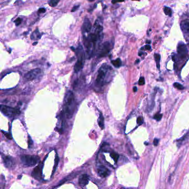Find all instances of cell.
<instances>
[{
	"instance_id": "32",
	"label": "cell",
	"mask_w": 189,
	"mask_h": 189,
	"mask_svg": "<svg viewBox=\"0 0 189 189\" xmlns=\"http://www.w3.org/2000/svg\"><path fill=\"white\" fill-rule=\"evenodd\" d=\"M124 1L125 0H112V1H111V2H112V3L113 4H115L117 3H119V2H124Z\"/></svg>"
},
{
	"instance_id": "31",
	"label": "cell",
	"mask_w": 189,
	"mask_h": 189,
	"mask_svg": "<svg viewBox=\"0 0 189 189\" xmlns=\"http://www.w3.org/2000/svg\"><path fill=\"white\" fill-rule=\"evenodd\" d=\"M159 139L158 138H155L154 139V142H153V143H154V145H155V146H157V145H158L159 144Z\"/></svg>"
},
{
	"instance_id": "7",
	"label": "cell",
	"mask_w": 189,
	"mask_h": 189,
	"mask_svg": "<svg viewBox=\"0 0 189 189\" xmlns=\"http://www.w3.org/2000/svg\"><path fill=\"white\" fill-rule=\"evenodd\" d=\"M43 167V163H40L39 165H37L35 169H33V172L31 173V175L33 178L41 180L42 178V169Z\"/></svg>"
},
{
	"instance_id": "35",
	"label": "cell",
	"mask_w": 189,
	"mask_h": 189,
	"mask_svg": "<svg viewBox=\"0 0 189 189\" xmlns=\"http://www.w3.org/2000/svg\"><path fill=\"white\" fill-rule=\"evenodd\" d=\"M137 90H138V88H137V87H136V86L133 87V91L134 92H136L137 91Z\"/></svg>"
},
{
	"instance_id": "38",
	"label": "cell",
	"mask_w": 189,
	"mask_h": 189,
	"mask_svg": "<svg viewBox=\"0 0 189 189\" xmlns=\"http://www.w3.org/2000/svg\"><path fill=\"white\" fill-rule=\"evenodd\" d=\"M122 189H133V188H123Z\"/></svg>"
},
{
	"instance_id": "24",
	"label": "cell",
	"mask_w": 189,
	"mask_h": 189,
	"mask_svg": "<svg viewBox=\"0 0 189 189\" xmlns=\"http://www.w3.org/2000/svg\"><path fill=\"white\" fill-rule=\"evenodd\" d=\"M145 83V79L144 77H140L139 80V83H138V84L140 86H142V85H144V84Z\"/></svg>"
},
{
	"instance_id": "16",
	"label": "cell",
	"mask_w": 189,
	"mask_h": 189,
	"mask_svg": "<svg viewBox=\"0 0 189 189\" xmlns=\"http://www.w3.org/2000/svg\"><path fill=\"white\" fill-rule=\"evenodd\" d=\"M40 38H41L40 33L39 32V31H38V29H37L32 34V35L31 36V39L32 40H36V39H40Z\"/></svg>"
},
{
	"instance_id": "33",
	"label": "cell",
	"mask_w": 189,
	"mask_h": 189,
	"mask_svg": "<svg viewBox=\"0 0 189 189\" xmlns=\"http://www.w3.org/2000/svg\"><path fill=\"white\" fill-rule=\"evenodd\" d=\"M79 6H80V5H78V6H74L73 7L72 10L71 11L72 12H75V11H77V10H78V8L79 7Z\"/></svg>"
},
{
	"instance_id": "37",
	"label": "cell",
	"mask_w": 189,
	"mask_h": 189,
	"mask_svg": "<svg viewBox=\"0 0 189 189\" xmlns=\"http://www.w3.org/2000/svg\"><path fill=\"white\" fill-rule=\"evenodd\" d=\"M150 43H151V41H150V40H147V44H150Z\"/></svg>"
},
{
	"instance_id": "29",
	"label": "cell",
	"mask_w": 189,
	"mask_h": 189,
	"mask_svg": "<svg viewBox=\"0 0 189 189\" xmlns=\"http://www.w3.org/2000/svg\"><path fill=\"white\" fill-rule=\"evenodd\" d=\"M58 161H59V158H58V155H57V154H56V159H55V166H54V170H55V169H56V165H57L58 164ZM54 172H53V173Z\"/></svg>"
},
{
	"instance_id": "36",
	"label": "cell",
	"mask_w": 189,
	"mask_h": 189,
	"mask_svg": "<svg viewBox=\"0 0 189 189\" xmlns=\"http://www.w3.org/2000/svg\"><path fill=\"white\" fill-rule=\"evenodd\" d=\"M37 43H38L37 42L33 43V45H37Z\"/></svg>"
},
{
	"instance_id": "27",
	"label": "cell",
	"mask_w": 189,
	"mask_h": 189,
	"mask_svg": "<svg viewBox=\"0 0 189 189\" xmlns=\"http://www.w3.org/2000/svg\"><path fill=\"white\" fill-rule=\"evenodd\" d=\"M143 123V120L142 117H139L137 119V123L139 125H142Z\"/></svg>"
},
{
	"instance_id": "4",
	"label": "cell",
	"mask_w": 189,
	"mask_h": 189,
	"mask_svg": "<svg viewBox=\"0 0 189 189\" xmlns=\"http://www.w3.org/2000/svg\"><path fill=\"white\" fill-rule=\"evenodd\" d=\"M21 160L23 164L27 167H32L36 165L40 160V157L37 155H23L21 156Z\"/></svg>"
},
{
	"instance_id": "23",
	"label": "cell",
	"mask_w": 189,
	"mask_h": 189,
	"mask_svg": "<svg viewBox=\"0 0 189 189\" xmlns=\"http://www.w3.org/2000/svg\"><path fill=\"white\" fill-rule=\"evenodd\" d=\"M162 117H163V114L157 113L154 116V119L158 120V121H159V120H161Z\"/></svg>"
},
{
	"instance_id": "1",
	"label": "cell",
	"mask_w": 189,
	"mask_h": 189,
	"mask_svg": "<svg viewBox=\"0 0 189 189\" xmlns=\"http://www.w3.org/2000/svg\"><path fill=\"white\" fill-rule=\"evenodd\" d=\"M75 110L74 95L71 91H68L65 96L63 115L67 118H72Z\"/></svg>"
},
{
	"instance_id": "15",
	"label": "cell",
	"mask_w": 189,
	"mask_h": 189,
	"mask_svg": "<svg viewBox=\"0 0 189 189\" xmlns=\"http://www.w3.org/2000/svg\"><path fill=\"white\" fill-rule=\"evenodd\" d=\"M98 124L102 129H103L104 128V119L103 116V114L101 112L100 113L99 119L98 120Z\"/></svg>"
},
{
	"instance_id": "41",
	"label": "cell",
	"mask_w": 189,
	"mask_h": 189,
	"mask_svg": "<svg viewBox=\"0 0 189 189\" xmlns=\"http://www.w3.org/2000/svg\"><path fill=\"white\" fill-rule=\"evenodd\" d=\"M133 1H139V0H133Z\"/></svg>"
},
{
	"instance_id": "17",
	"label": "cell",
	"mask_w": 189,
	"mask_h": 189,
	"mask_svg": "<svg viewBox=\"0 0 189 189\" xmlns=\"http://www.w3.org/2000/svg\"><path fill=\"white\" fill-rule=\"evenodd\" d=\"M154 58L155 60L156 64V67L158 69H160V62L161 59V56L159 54L155 53L154 54Z\"/></svg>"
},
{
	"instance_id": "13",
	"label": "cell",
	"mask_w": 189,
	"mask_h": 189,
	"mask_svg": "<svg viewBox=\"0 0 189 189\" xmlns=\"http://www.w3.org/2000/svg\"><path fill=\"white\" fill-rule=\"evenodd\" d=\"M89 177L87 174H82L81 175L79 179V184L82 187H83L84 186H86L89 183Z\"/></svg>"
},
{
	"instance_id": "10",
	"label": "cell",
	"mask_w": 189,
	"mask_h": 189,
	"mask_svg": "<svg viewBox=\"0 0 189 189\" xmlns=\"http://www.w3.org/2000/svg\"><path fill=\"white\" fill-rule=\"evenodd\" d=\"M92 24L90 22V20L87 18H85L84 20L83 24L82 27V31L83 33H89L92 29Z\"/></svg>"
},
{
	"instance_id": "8",
	"label": "cell",
	"mask_w": 189,
	"mask_h": 189,
	"mask_svg": "<svg viewBox=\"0 0 189 189\" xmlns=\"http://www.w3.org/2000/svg\"><path fill=\"white\" fill-rule=\"evenodd\" d=\"M41 72V70L40 68H36L31 70L25 75L24 77L27 81H32L35 79Z\"/></svg>"
},
{
	"instance_id": "22",
	"label": "cell",
	"mask_w": 189,
	"mask_h": 189,
	"mask_svg": "<svg viewBox=\"0 0 189 189\" xmlns=\"http://www.w3.org/2000/svg\"><path fill=\"white\" fill-rule=\"evenodd\" d=\"M173 86H174V87L176 88L177 89L180 90H183L184 88V86L182 85L181 84H179L178 83H174V84H173Z\"/></svg>"
},
{
	"instance_id": "6",
	"label": "cell",
	"mask_w": 189,
	"mask_h": 189,
	"mask_svg": "<svg viewBox=\"0 0 189 189\" xmlns=\"http://www.w3.org/2000/svg\"><path fill=\"white\" fill-rule=\"evenodd\" d=\"M111 48H112V45H111V43L109 42L104 43L100 47L99 52L98 53V57L102 58V57L105 56L110 52Z\"/></svg>"
},
{
	"instance_id": "14",
	"label": "cell",
	"mask_w": 189,
	"mask_h": 189,
	"mask_svg": "<svg viewBox=\"0 0 189 189\" xmlns=\"http://www.w3.org/2000/svg\"><path fill=\"white\" fill-rule=\"evenodd\" d=\"M181 28L183 32L189 35V20H185L181 23Z\"/></svg>"
},
{
	"instance_id": "5",
	"label": "cell",
	"mask_w": 189,
	"mask_h": 189,
	"mask_svg": "<svg viewBox=\"0 0 189 189\" xmlns=\"http://www.w3.org/2000/svg\"><path fill=\"white\" fill-rule=\"evenodd\" d=\"M1 112L6 116L8 117H14L20 114V111L19 109L16 108L11 107L10 106L2 105L1 106Z\"/></svg>"
},
{
	"instance_id": "18",
	"label": "cell",
	"mask_w": 189,
	"mask_h": 189,
	"mask_svg": "<svg viewBox=\"0 0 189 189\" xmlns=\"http://www.w3.org/2000/svg\"><path fill=\"white\" fill-rule=\"evenodd\" d=\"M111 63L114 65V67L118 68L122 66V61L120 58H118L114 60L111 61Z\"/></svg>"
},
{
	"instance_id": "2",
	"label": "cell",
	"mask_w": 189,
	"mask_h": 189,
	"mask_svg": "<svg viewBox=\"0 0 189 189\" xmlns=\"http://www.w3.org/2000/svg\"><path fill=\"white\" fill-rule=\"evenodd\" d=\"M109 66L106 64H103L98 70V74L95 80V86L97 87H102L104 84H106L105 78L107 73L109 72V70L111 69Z\"/></svg>"
},
{
	"instance_id": "12",
	"label": "cell",
	"mask_w": 189,
	"mask_h": 189,
	"mask_svg": "<svg viewBox=\"0 0 189 189\" xmlns=\"http://www.w3.org/2000/svg\"><path fill=\"white\" fill-rule=\"evenodd\" d=\"M98 174L100 176L105 177L110 175V172L104 166L101 165L98 168Z\"/></svg>"
},
{
	"instance_id": "25",
	"label": "cell",
	"mask_w": 189,
	"mask_h": 189,
	"mask_svg": "<svg viewBox=\"0 0 189 189\" xmlns=\"http://www.w3.org/2000/svg\"><path fill=\"white\" fill-rule=\"evenodd\" d=\"M14 22L16 24V26H19V25L21 24V23H22V19L20 18H17L15 20Z\"/></svg>"
},
{
	"instance_id": "40",
	"label": "cell",
	"mask_w": 189,
	"mask_h": 189,
	"mask_svg": "<svg viewBox=\"0 0 189 189\" xmlns=\"http://www.w3.org/2000/svg\"><path fill=\"white\" fill-rule=\"evenodd\" d=\"M139 61V60H137V61H136V62H135V64H136V63H138Z\"/></svg>"
},
{
	"instance_id": "28",
	"label": "cell",
	"mask_w": 189,
	"mask_h": 189,
	"mask_svg": "<svg viewBox=\"0 0 189 189\" xmlns=\"http://www.w3.org/2000/svg\"><path fill=\"white\" fill-rule=\"evenodd\" d=\"M4 136L6 137V138L8 139H12V137L11 136V134L9 133H6V132H3Z\"/></svg>"
},
{
	"instance_id": "3",
	"label": "cell",
	"mask_w": 189,
	"mask_h": 189,
	"mask_svg": "<svg viewBox=\"0 0 189 189\" xmlns=\"http://www.w3.org/2000/svg\"><path fill=\"white\" fill-rule=\"evenodd\" d=\"M76 53L77 56V61L74 66V71L77 73L82 69L85 62L84 51L83 47L81 44L76 49Z\"/></svg>"
},
{
	"instance_id": "11",
	"label": "cell",
	"mask_w": 189,
	"mask_h": 189,
	"mask_svg": "<svg viewBox=\"0 0 189 189\" xmlns=\"http://www.w3.org/2000/svg\"><path fill=\"white\" fill-rule=\"evenodd\" d=\"M4 164L7 168H12L15 167V161L14 158L10 156H6L3 159Z\"/></svg>"
},
{
	"instance_id": "9",
	"label": "cell",
	"mask_w": 189,
	"mask_h": 189,
	"mask_svg": "<svg viewBox=\"0 0 189 189\" xmlns=\"http://www.w3.org/2000/svg\"><path fill=\"white\" fill-rule=\"evenodd\" d=\"M177 53L180 57L181 58H185L186 55H188V50L186 45L183 43H180L178 44L177 48Z\"/></svg>"
},
{
	"instance_id": "20",
	"label": "cell",
	"mask_w": 189,
	"mask_h": 189,
	"mask_svg": "<svg viewBox=\"0 0 189 189\" xmlns=\"http://www.w3.org/2000/svg\"><path fill=\"white\" fill-rule=\"evenodd\" d=\"M110 156L112 158V159H113L114 160V161L115 163H117L118 160V159H119V154L116 153L115 152H112L110 153Z\"/></svg>"
},
{
	"instance_id": "34",
	"label": "cell",
	"mask_w": 189,
	"mask_h": 189,
	"mask_svg": "<svg viewBox=\"0 0 189 189\" xmlns=\"http://www.w3.org/2000/svg\"><path fill=\"white\" fill-rule=\"evenodd\" d=\"M144 49L145 50H150L151 49V46L149 44H147L144 47Z\"/></svg>"
},
{
	"instance_id": "39",
	"label": "cell",
	"mask_w": 189,
	"mask_h": 189,
	"mask_svg": "<svg viewBox=\"0 0 189 189\" xmlns=\"http://www.w3.org/2000/svg\"><path fill=\"white\" fill-rule=\"evenodd\" d=\"M88 1H90V2H93V1H94V0H88Z\"/></svg>"
},
{
	"instance_id": "19",
	"label": "cell",
	"mask_w": 189,
	"mask_h": 189,
	"mask_svg": "<svg viewBox=\"0 0 189 189\" xmlns=\"http://www.w3.org/2000/svg\"><path fill=\"white\" fill-rule=\"evenodd\" d=\"M164 12L165 14L168 16L171 17L172 16V10L170 7L166 6L164 7Z\"/></svg>"
},
{
	"instance_id": "30",
	"label": "cell",
	"mask_w": 189,
	"mask_h": 189,
	"mask_svg": "<svg viewBox=\"0 0 189 189\" xmlns=\"http://www.w3.org/2000/svg\"><path fill=\"white\" fill-rule=\"evenodd\" d=\"M45 11H46V10H45V8H40L39 10H38V13H45Z\"/></svg>"
},
{
	"instance_id": "26",
	"label": "cell",
	"mask_w": 189,
	"mask_h": 189,
	"mask_svg": "<svg viewBox=\"0 0 189 189\" xmlns=\"http://www.w3.org/2000/svg\"><path fill=\"white\" fill-rule=\"evenodd\" d=\"M28 145L29 148H31L33 145V141L32 140L31 138L30 137L28 136Z\"/></svg>"
},
{
	"instance_id": "21",
	"label": "cell",
	"mask_w": 189,
	"mask_h": 189,
	"mask_svg": "<svg viewBox=\"0 0 189 189\" xmlns=\"http://www.w3.org/2000/svg\"><path fill=\"white\" fill-rule=\"evenodd\" d=\"M60 0H50V1L48 2V4L51 7H56L58 3L60 2Z\"/></svg>"
}]
</instances>
